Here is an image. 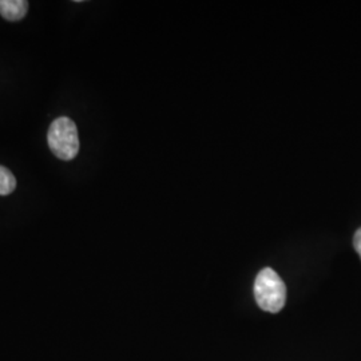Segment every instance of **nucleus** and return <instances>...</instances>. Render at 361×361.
Instances as JSON below:
<instances>
[{
	"label": "nucleus",
	"mask_w": 361,
	"mask_h": 361,
	"mask_svg": "<svg viewBox=\"0 0 361 361\" xmlns=\"http://www.w3.org/2000/svg\"><path fill=\"white\" fill-rule=\"evenodd\" d=\"M255 298L258 307L269 313H277L286 302V286L283 279L271 268H264L255 281Z\"/></svg>",
	"instance_id": "1"
},
{
	"label": "nucleus",
	"mask_w": 361,
	"mask_h": 361,
	"mask_svg": "<svg viewBox=\"0 0 361 361\" xmlns=\"http://www.w3.org/2000/svg\"><path fill=\"white\" fill-rule=\"evenodd\" d=\"M47 141L50 150L59 159H74L79 152L77 125L67 116L56 118L49 129Z\"/></svg>",
	"instance_id": "2"
},
{
	"label": "nucleus",
	"mask_w": 361,
	"mask_h": 361,
	"mask_svg": "<svg viewBox=\"0 0 361 361\" xmlns=\"http://www.w3.org/2000/svg\"><path fill=\"white\" fill-rule=\"evenodd\" d=\"M28 11L27 0H0V15L10 22L22 20Z\"/></svg>",
	"instance_id": "3"
},
{
	"label": "nucleus",
	"mask_w": 361,
	"mask_h": 361,
	"mask_svg": "<svg viewBox=\"0 0 361 361\" xmlns=\"http://www.w3.org/2000/svg\"><path fill=\"white\" fill-rule=\"evenodd\" d=\"M16 188V178L4 166H0V195H10Z\"/></svg>",
	"instance_id": "4"
},
{
	"label": "nucleus",
	"mask_w": 361,
	"mask_h": 361,
	"mask_svg": "<svg viewBox=\"0 0 361 361\" xmlns=\"http://www.w3.org/2000/svg\"><path fill=\"white\" fill-rule=\"evenodd\" d=\"M353 246H355V250L359 253L361 258V228L357 229L355 235H353Z\"/></svg>",
	"instance_id": "5"
}]
</instances>
